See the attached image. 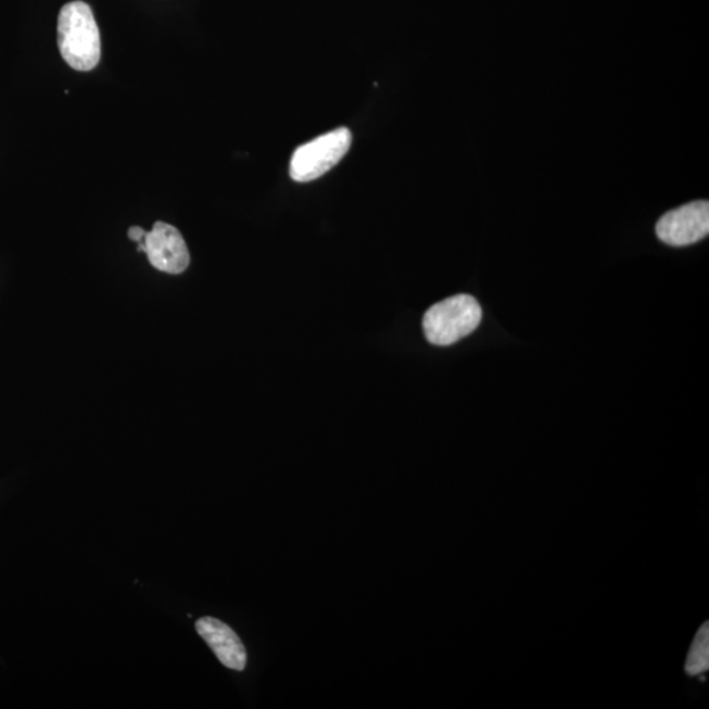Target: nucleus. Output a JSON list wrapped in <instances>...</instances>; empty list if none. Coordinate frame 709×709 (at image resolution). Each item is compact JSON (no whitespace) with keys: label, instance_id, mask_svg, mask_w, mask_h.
<instances>
[{"label":"nucleus","instance_id":"1","mask_svg":"<svg viewBox=\"0 0 709 709\" xmlns=\"http://www.w3.org/2000/svg\"><path fill=\"white\" fill-rule=\"evenodd\" d=\"M56 35L62 59L74 71L90 72L98 66L102 41L89 4L79 0L65 4L59 15Z\"/></svg>","mask_w":709,"mask_h":709},{"label":"nucleus","instance_id":"5","mask_svg":"<svg viewBox=\"0 0 709 709\" xmlns=\"http://www.w3.org/2000/svg\"><path fill=\"white\" fill-rule=\"evenodd\" d=\"M150 265L162 273L179 275L190 266V251L180 231L173 225L155 223L145 238Z\"/></svg>","mask_w":709,"mask_h":709},{"label":"nucleus","instance_id":"3","mask_svg":"<svg viewBox=\"0 0 709 709\" xmlns=\"http://www.w3.org/2000/svg\"><path fill=\"white\" fill-rule=\"evenodd\" d=\"M353 135L347 128H338L301 145L293 153L290 175L297 183H307L324 177L349 153Z\"/></svg>","mask_w":709,"mask_h":709},{"label":"nucleus","instance_id":"4","mask_svg":"<svg viewBox=\"0 0 709 709\" xmlns=\"http://www.w3.org/2000/svg\"><path fill=\"white\" fill-rule=\"evenodd\" d=\"M656 233L670 246H688L705 240L709 233V204L695 202L670 211L660 218Z\"/></svg>","mask_w":709,"mask_h":709},{"label":"nucleus","instance_id":"6","mask_svg":"<svg viewBox=\"0 0 709 709\" xmlns=\"http://www.w3.org/2000/svg\"><path fill=\"white\" fill-rule=\"evenodd\" d=\"M197 631L224 667L237 671L246 668V649L229 625L215 618H202L197 621Z\"/></svg>","mask_w":709,"mask_h":709},{"label":"nucleus","instance_id":"8","mask_svg":"<svg viewBox=\"0 0 709 709\" xmlns=\"http://www.w3.org/2000/svg\"><path fill=\"white\" fill-rule=\"evenodd\" d=\"M147 236H148V231L140 228V226H131V228L128 230V237L130 238L131 241H135L137 243L145 242Z\"/></svg>","mask_w":709,"mask_h":709},{"label":"nucleus","instance_id":"7","mask_svg":"<svg viewBox=\"0 0 709 709\" xmlns=\"http://www.w3.org/2000/svg\"><path fill=\"white\" fill-rule=\"evenodd\" d=\"M709 664V630L708 623L702 624L694 638L692 648H689L686 673L688 675H699L708 670Z\"/></svg>","mask_w":709,"mask_h":709},{"label":"nucleus","instance_id":"2","mask_svg":"<svg viewBox=\"0 0 709 709\" xmlns=\"http://www.w3.org/2000/svg\"><path fill=\"white\" fill-rule=\"evenodd\" d=\"M482 309L469 294L445 299L431 306L423 318V330L428 341L435 346H451L472 334L479 328Z\"/></svg>","mask_w":709,"mask_h":709}]
</instances>
